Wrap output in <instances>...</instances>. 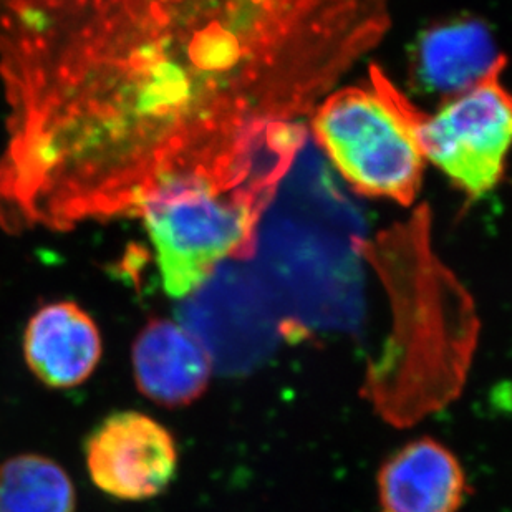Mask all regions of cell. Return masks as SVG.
I'll use <instances>...</instances> for the list:
<instances>
[{
	"instance_id": "cell-10",
	"label": "cell",
	"mask_w": 512,
	"mask_h": 512,
	"mask_svg": "<svg viewBox=\"0 0 512 512\" xmlns=\"http://www.w3.org/2000/svg\"><path fill=\"white\" fill-rule=\"evenodd\" d=\"M464 493L458 459L430 438L406 445L378 476L380 512H458Z\"/></svg>"
},
{
	"instance_id": "cell-12",
	"label": "cell",
	"mask_w": 512,
	"mask_h": 512,
	"mask_svg": "<svg viewBox=\"0 0 512 512\" xmlns=\"http://www.w3.org/2000/svg\"><path fill=\"white\" fill-rule=\"evenodd\" d=\"M72 479L54 459L19 455L0 464V512H75Z\"/></svg>"
},
{
	"instance_id": "cell-3",
	"label": "cell",
	"mask_w": 512,
	"mask_h": 512,
	"mask_svg": "<svg viewBox=\"0 0 512 512\" xmlns=\"http://www.w3.org/2000/svg\"><path fill=\"white\" fill-rule=\"evenodd\" d=\"M312 131L358 194L410 206L425 171L421 115L380 68L368 82L329 93L314 108Z\"/></svg>"
},
{
	"instance_id": "cell-6",
	"label": "cell",
	"mask_w": 512,
	"mask_h": 512,
	"mask_svg": "<svg viewBox=\"0 0 512 512\" xmlns=\"http://www.w3.org/2000/svg\"><path fill=\"white\" fill-rule=\"evenodd\" d=\"M498 68L468 92L423 116L420 143L426 160L450 176L469 198L491 193L504 173L512 136V105Z\"/></svg>"
},
{
	"instance_id": "cell-11",
	"label": "cell",
	"mask_w": 512,
	"mask_h": 512,
	"mask_svg": "<svg viewBox=\"0 0 512 512\" xmlns=\"http://www.w3.org/2000/svg\"><path fill=\"white\" fill-rule=\"evenodd\" d=\"M488 27L476 19L436 25L418 40L416 77L431 93L453 98L504 68Z\"/></svg>"
},
{
	"instance_id": "cell-2",
	"label": "cell",
	"mask_w": 512,
	"mask_h": 512,
	"mask_svg": "<svg viewBox=\"0 0 512 512\" xmlns=\"http://www.w3.org/2000/svg\"><path fill=\"white\" fill-rule=\"evenodd\" d=\"M365 241L360 214L305 138L257 221L247 262L287 329H352Z\"/></svg>"
},
{
	"instance_id": "cell-1",
	"label": "cell",
	"mask_w": 512,
	"mask_h": 512,
	"mask_svg": "<svg viewBox=\"0 0 512 512\" xmlns=\"http://www.w3.org/2000/svg\"><path fill=\"white\" fill-rule=\"evenodd\" d=\"M388 25V0H0V229L244 183Z\"/></svg>"
},
{
	"instance_id": "cell-5",
	"label": "cell",
	"mask_w": 512,
	"mask_h": 512,
	"mask_svg": "<svg viewBox=\"0 0 512 512\" xmlns=\"http://www.w3.org/2000/svg\"><path fill=\"white\" fill-rule=\"evenodd\" d=\"M179 325L206 350L213 368L246 372L266 357L287 330L276 304L247 261L219 264L184 297Z\"/></svg>"
},
{
	"instance_id": "cell-4",
	"label": "cell",
	"mask_w": 512,
	"mask_h": 512,
	"mask_svg": "<svg viewBox=\"0 0 512 512\" xmlns=\"http://www.w3.org/2000/svg\"><path fill=\"white\" fill-rule=\"evenodd\" d=\"M271 194L261 189L224 191L193 178L155 189L136 214L145 221L155 246L166 292L184 299L219 264L229 259L247 261L257 221Z\"/></svg>"
},
{
	"instance_id": "cell-8",
	"label": "cell",
	"mask_w": 512,
	"mask_h": 512,
	"mask_svg": "<svg viewBox=\"0 0 512 512\" xmlns=\"http://www.w3.org/2000/svg\"><path fill=\"white\" fill-rule=\"evenodd\" d=\"M102 353L98 325L75 302L62 300L40 307L25 329V363L50 388L68 390L87 382Z\"/></svg>"
},
{
	"instance_id": "cell-9",
	"label": "cell",
	"mask_w": 512,
	"mask_h": 512,
	"mask_svg": "<svg viewBox=\"0 0 512 512\" xmlns=\"http://www.w3.org/2000/svg\"><path fill=\"white\" fill-rule=\"evenodd\" d=\"M133 375L140 392L163 406L198 400L213 375V363L201 343L171 320H151L131 348Z\"/></svg>"
},
{
	"instance_id": "cell-7",
	"label": "cell",
	"mask_w": 512,
	"mask_h": 512,
	"mask_svg": "<svg viewBox=\"0 0 512 512\" xmlns=\"http://www.w3.org/2000/svg\"><path fill=\"white\" fill-rule=\"evenodd\" d=\"M87 469L103 493L145 501L163 493L178 468V448L165 426L138 411L108 416L88 436Z\"/></svg>"
}]
</instances>
